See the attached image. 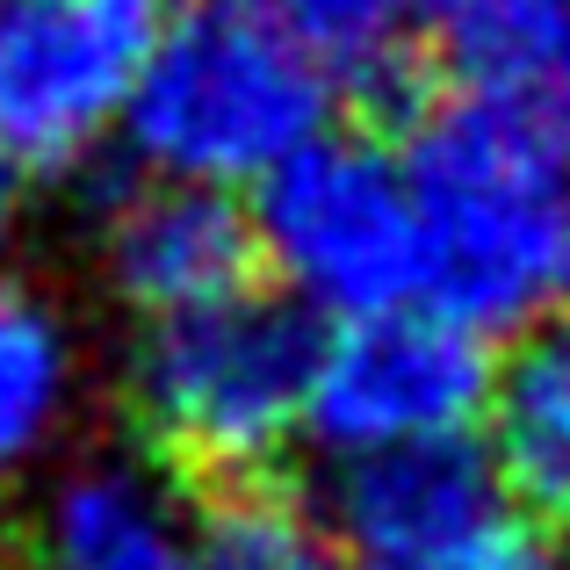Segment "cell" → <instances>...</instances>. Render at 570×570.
I'll list each match as a JSON object with an SVG mask.
<instances>
[{
  "label": "cell",
  "mask_w": 570,
  "mask_h": 570,
  "mask_svg": "<svg viewBox=\"0 0 570 570\" xmlns=\"http://www.w3.org/2000/svg\"><path fill=\"white\" fill-rule=\"evenodd\" d=\"M404 167L426 217V304L462 325H520L557 296V203L570 116L455 87L412 124Z\"/></svg>",
  "instance_id": "obj_1"
},
{
  "label": "cell",
  "mask_w": 570,
  "mask_h": 570,
  "mask_svg": "<svg viewBox=\"0 0 570 570\" xmlns=\"http://www.w3.org/2000/svg\"><path fill=\"white\" fill-rule=\"evenodd\" d=\"M333 87L275 0H195L153 37L124 145L153 181L261 188L282 159L325 138Z\"/></svg>",
  "instance_id": "obj_2"
},
{
  "label": "cell",
  "mask_w": 570,
  "mask_h": 570,
  "mask_svg": "<svg viewBox=\"0 0 570 570\" xmlns=\"http://www.w3.org/2000/svg\"><path fill=\"white\" fill-rule=\"evenodd\" d=\"M311 376L318 340L304 304L238 289L203 311L145 318L124 362V404L159 462L209 484H246L296 426H311Z\"/></svg>",
  "instance_id": "obj_3"
},
{
  "label": "cell",
  "mask_w": 570,
  "mask_h": 570,
  "mask_svg": "<svg viewBox=\"0 0 570 570\" xmlns=\"http://www.w3.org/2000/svg\"><path fill=\"white\" fill-rule=\"evenodd\" d=\"M261 267L289 289V304L325 318H376L426 289V217L419 188L376 138H311L253 188Z\"/></svg>",
  "instance_id": "obj_4"
},
{
  "label": "cell",
  "mask_w": 570,
  "mask_h": 570,
  "mask_svg": "<svg viewBox=\"0 0 570 570\" xmlns=\"http://www.w3.org/2000/svg\"><path fill=\"white\" fill-rule=\"evenodd\" d=\"M499 368L484 362V333L441 304H397L376 318H347L318 347L311 376V433L340 462L448 448L491 412Z\"/></svg>",
  "instance_id": "obj_5"
},
{
  "label": "cell",
  "mask_w": 570,
  "mask_h": 570,
  "mask_svg": "<svg viewBox=\"0 0 570 570\" xmlns=\"http://www.w3.org/2000/svg\"><path fill=\"white\" fill-rule=\"evenodd\" d=\"M333 534L347 570H557L534 505L470 441L347 462Z\"/></svg>",
  "instance_id": "obj_6"
},
{
  "label": "cell",
  "mask_w": 570,
  "mask_h": 570,
  "mask_svg": "<svg viewBox=\"0 0 570 570\" xmlns=\"http://www.w3.org/2000/svg\"><path fill=\"white\" fill-rule=\"evenodd\" d=\"M153 0H0V130L29 167H72L138 95Z\"/></svg>",
  "instance_id": "obj_7"
},
{
  "label": "cell",
  "mask_w": 570,
  "mask_h": 570,
  "mask_svg": "<svg viewBox=\"0 0 570 570\" xmlns=\"http://www.w3.org/2000/svg\"><path fill=\"white\" fill-rule=\"evenodd\" d=\"M253 267H261L253 209H238L224 188L138 181L101 217V275L145 318L224 304L253 282Z\"/></svg>",
  "instance_id": "obj_8"
},
{
  "label": "cell",
  "mask_w": 570,
  "mask_h": 570,
  "mask_svg": "<svg viewBox=\"0 0 570 570\" xmlns=\"http://www.w3.org/2000/svg\"><path fill=\"white\" fill-rule=\"evenodd\" d=\"M22 570H195V520L153 470L95 455L58 470L37 499Z\"/></svg>",
  "instance_id": "obj_9"
},
{
  "label": "cell",
  "mask_w": 570,
  "mask_h": 570,
  "mask_svg": "<svg viewBox=\"0 0 570 570\" xmlns=\"http://www.w3.org/2000/svg\"><path fill=\"white\" fill-rule=\"evenodd\" d=\"M80 340L37 282L0 267V491L29 476L80 412Z\"/></svg>",
  "instance_id": "obj_10"
},
{
  "label": "cell",
  "mask_w": 570,
  "mask_h": 570,
  "mask_svg": "<svg viewBox=\"0 0 570 570\" xmlns=\"http://www.w3.org/2000/svg\"><path fill=\"white\" fill-rule=\"evenodd\" d=\"M426 37L462 87L570 116V0H426Z\"/></svg>",
  "instance_id": "obj_11"
},
{
  "label": "cell",
  "mask_w": 570,
  "mask_h": 570,
  "mask_svg": "<svg viewBox=\"0 0 570 570\" xmlns=\"http://www.w3.org/2000/svg\"><path fill=\"white\" fill-rule=\"evenodd\" d=\"M491 462L534 513H570V311L542 318L491 383Z\"/></svg>",
  "instance_id": "obj_12"
},
{
  "label": "cell",
  "mask_w": 570,
  "mask_h": 570,
  "mask_svg": "<svg viewBox=\"0 0 570 570\" xmlns=\"http://www.w3.org/2000/svg\"><path fill=\"white\" fill-rule=\"evenodd\" d=\"M195 570H347V549L304 499L246 476L195 513Z\"/></svg>",
  "instance_id": "obj_13"
},
{
  "label": "cell",
  "mask_w": 570,
  "mask_h": 570,
  "mask_svg": "<svg viewBox=\"0 0 570 570\" xmlns=\"http://www.w3.org/2000/svg\"><path fill=\"white\" fill-rule=\"evenodd\" d=\"M289 29L318 51L340 87L376 95L412 66V43L426 37V0H275Z\"/></svg>",
  "instance_id": "obj_14"
},
{
  "label": "cell",
  "mask_w": 570,
  "mask_h": 570,
  "mask_svg": "<svg viewBox=\"0 0 570 570\" xmlns=\"http://www.w3.org/2000/svg\"><path fill=\"white\" fill-rule=\"evenodd\" d=\"M22 174H29V159L14 153V138H8V130H0V238H8L14 209H22Z\"/></svg>",
  "instance_id": "obj_15"
},
{
  "label": "cell",
  "mask_w": 570,
  "mask_h": 570,
  "mask_svg": "<svg viewBox=\"0 0 570 570\" xmlns=\"http://www.w3.org/2000/svg\"><path fill=\"white\" fill-rule=\"evenodd\" d=\"M557 296H570V181H563V203H557Z\"/></svg>",
  "instance_id": "obj_16"
}]
</instances>
